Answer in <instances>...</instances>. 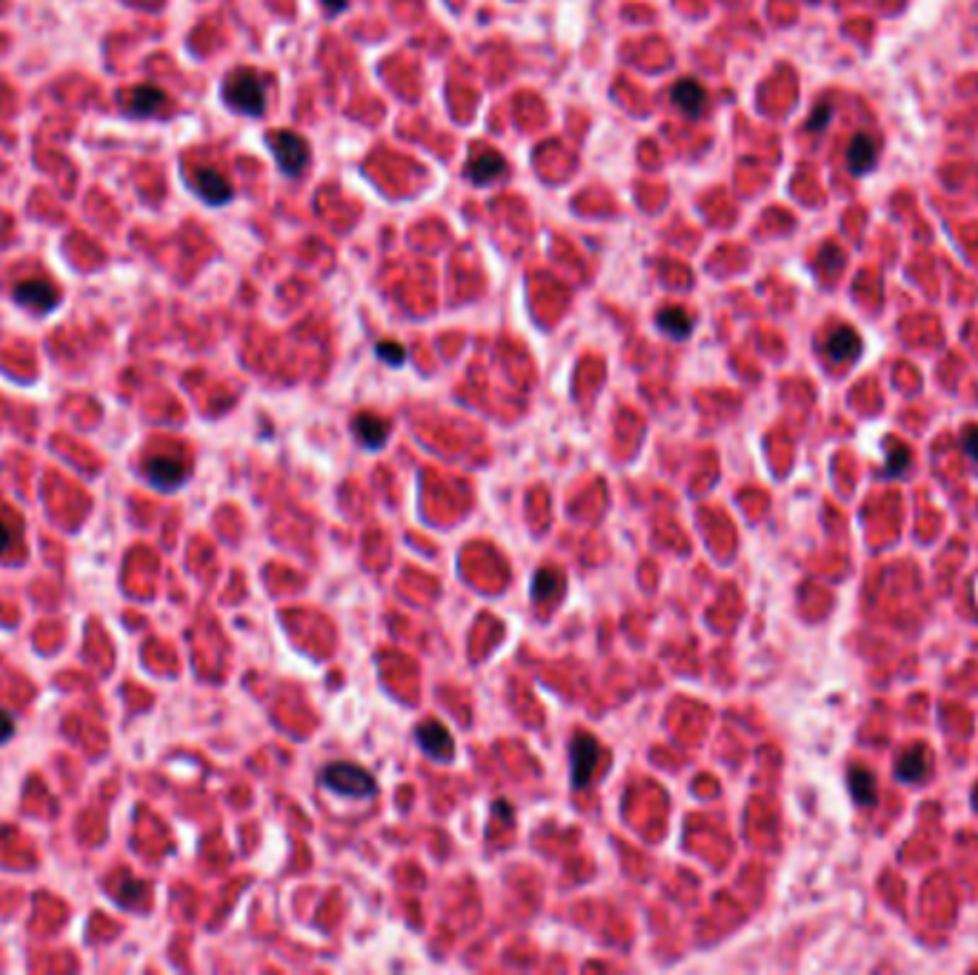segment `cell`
<instances>
[{"mask_svg":"<svg viewBox=\"0 0 978 975\" xmlns=\"http://www.w3.org/2000/svg\"><path fill=\"white\" fill-rule=\"evenodd\" d=\"M323 784L338 795H355V798H369L375 795V778L366 769L355 764H332L323 769Z\"/></svg>","mask_w":978,"mask_h":975,"instance_id":"7a4b0ae2","label":"cell"},{"mask_svg":"<svg viewBox=\"0 0 978 975\" xmlns=\"http://www.w3.org/2000/svg\"><path fill=\"white\" fill-rule=\"evenodd\" d=\"M504 172H507V158H504L501 152H495V149L478 152L475 158L467 163V178L472 183H489L495 178H501Z\"/></svg>","mask_w":978,"mask_h":975,"instance_id":"8fae6325","label":"cell"},{"mask_svg":"<svg viewBox=\"0 0 978 975\" xmlns=\"http://www.w3.org/2000/svg\"><path fill=\"white\" fill-rule=\"evenodd\" d=\"M321 4H323V9L330 12V14H338V12L347 9V0H321Z\"/></svg>","mask_w":978,"mask_h":975,"instance_id":"484cf974","label":"cell"},{"mask_svg":"<svg viewBox=\"0 0 978 975\" xmlns=\"http://www.w3.org/2000/svg\"><path fill=\"white\" fill-rule=\"evenodd\" d=\"M961 446H965V452L978 461V426H967L965 435H961Z\"/></svg>","mask_w":978,"mask_h":975,"instance_id":"7402d4cb","label":"cell"},{"mask_svg":"<svg viewBox=\"0 0 978 975\" xmlns=\"http://www.w3.org/2000/svg\"><path fill=\"white\" fill-rule=\"evenodd\" d=\"M830 115H833V103H830V101H821V103L815 106V110H813L810 120H806V132H821V129H827Z\"/></svg>","mask_w":978,"mask_h":975,"instance_id":"d6986e66","label":"cell"},{"mask_svg":"<svg viewBox=\"0 0 978 975\" xmlns=\"http://www.w3.org/2000/svg\"><path fill=\"white\" fill-rule=\"evenodd\" d=\"M561 584H564L561 572L541 569V572H535V581H533V598L535 601H550V598H555L558 593H561Z\"/></svg>","mask_w":978,"mask_h":975,"instance_id":"ac0fdd59","label":"cell"},{"mask_svg":"<svg viewBox=\"0 0 978 975\" xmlns=\"http://www.w3.org/2000/svg\"><path fill=\"white\" fill-rule=\"evenodd\" d=\"M14 301L35 309V312H49L57 306V289L46 277H29V281L14 286Z\"/></svg>","mask_w":978,"mask_h":975,"instance_id":"8992f818","label":"cell"},{"mask_svg":"<svg viewBox=\"0 0 978 975\" xmlns=\"http://www.w3.org/2000/svg\"><path fill=\"white\" fill-rule=\"evenodd\" d=\"M352 429H355V438H358L364 446H369V450H381V446L390 441V424L372 412H361L355 417Z\"/></svg>","mask_w":978,"mask_h":975,"instance_id":"7c38bea8","label":"cell"},{"mask_svg":"<svg viewBox=\"0 0 978 975\" xmlns=\"http://www.w3.org/2000/svg\"><path fill=\"white\" fill-rule=\"evenodd\" d=\"M973 810L978 812V784H975V789H973Z\"/></svg>","mask_w":978,"mask_h":975,"instance_id":"4316f807","label":"cell"},{"mask_svg":"<svg viewBox=\"0 0 978 975\" xmlns=\"http://www.w3.org/2000/svg\"><path fill=\"white\" fill-rule=\"evenodd\" d=\"M12 733H14V724H12V716H6V713H0V744H4V741H9V738H12Z\"/></svg>","mask_w":978,"mask_h":975,"instance_id":"cb8c5ba5","label":"cell"},{"mask_svg":"<svg viewBox=\"0 0 978 975\" xmlns=\"http://www.w3.org/2000/svg\"><path fill=\"white\" fill-rule=\"evenodd\" d=\"M192 187L195 192L207 200V204L212 206H221V204H229L232 200V187L229 180L217 172V169H195L192 175Z\"/></svg>","mask_w":978,"mask_h":975,"instance_id":"52a82bcc","label":"cell"},{"mask_svg":"<svg viewBox=\"0 0 978 975\" xmlns=\"http://www.w3.org/2000/svg\"><path fill=\"white\" fill-rule=\"evenodd\" d=\"M818 263H824L827 272H830V275H835L838 269L844 267V255H841V250H838L835 243H827L824 250H821V255H818Z\"/></svg>","mask_w":978,"mask_h":975,"instance_id":"44dd1931","label":"cell"},{"mask_svg":"<svg viewBox=\"0 0 978 975\" xmlns=\"http://www.w3.org/2000/svg\"><path fill=\"white\" fill-rule=\"evenodd\" d=\"M9 544H12V530L6 526V521L0 518V552H6V549H9Z\"/></svg>","mask_w":978,"mask_h":975,"instance_id":"d4e9b609","label":"cell"},{"mask_svg":"<svg viewBox=\"0 0 978 975\" xmlns=\"http://www.w3.org/2000/svg\"><path fill=\"white\" fill-rule=\"evenodd\" d=\"M415 738H418V744H421L424 755L432 758V761H449V758H453V752H455L453 735H449V730H446L444 724H438V721L421 724V726H418Z\"/></svg>","mask_w":978,"mask_h":975,"instance_id":"5b68a950","label":"cell"},{"mask_svg":"<svg viewBox=\"0 0 978 975\" xmlns=\"http://www.w3.org/2000/svg\"><path fill=\"white\" fill-rule=\"evenodd\" d=\"M169 103L166 92L158 89V86H135L132 92H127V98H123V106H127V112L135 115V118H149L154 112H161L163 106Z\"/></svg>","mask_w":978,"mask_h":975,"instance_id":"ba28073f","label":"cell"},{"mask_svg":"<svg viewBox=\"0 0 978 975\" xmlns=\"http://www.w3.org/2000/svg\"><path fill=\"white\" fill-rule=\"evenodd\" d=\"M601 761V744L589 735V733H578L569 741V769H572V786L584 789L589 781H593L595 769Z\"/></svg>","mask_w":978,"mask_h":975,"instance_id":"3957f363","label":"cell"},{"mask_svg":"<svg viewBox=\"0 0 978 975\" xmlns=\"http://www.w3.org/2000/svg\"><path fill=\"white\" fill-rule=\"evenodd\" d=\"M930 776V752L924 747H912L895 761V778L907 784H919Z\"/></svg>","mask_w":978,"mask_h":975,"instance_id":"5bb4252c","label":"cell"},{"mask_svg":"<svg viewBox=\"0 0 978 975\" xmlns=\"http://www.w3.org/2000/svg\"><path fill=\"white\" fill-rule=\"evenodd\" d=\"M876 161H878V144H876V137H869L864 132L852 137L850 149H847V166H850V172L852 175H867L869 169L876 166Z\"/></svg>","mask_w":978,"mask_h":975,"instance_id":"30bf717a","label":"cell"},{"mask_svg":"<svg viewBox=\"0 0 978 975\" xmlns=\"http://www.w3.org/2000/svg\"><path fill=\"white\" fill-rule=\"evenodd\" d=\"M269 149L281 172L289 178L301 175L309 163V146L295 132H269Z\"/></svg>","mask_w":978,"mask_h":975,"instance_id":"277c9868","label":"cell"},{"mask_svg":"<svg viewBox=\"0 0 978 975\" xmlns=\"http://www.w3.org/2000/svg\"><path fill=\"white\" fill-rule=\"evenodd\" d=\"M378 355L381 361H386L390 366H401L403 361H407V352H403L401 344H392V340H381L378 344Z\"/></svg>","mask_w":978,"mask_h":975,"instance_id":"ffe728a7","label":"cell"},{"mask_svg":"<svg viewBox=\"0 0 978 975\" xmlns=\"http://www.w3.org/2000/svg\"><path fill=\"white\" fill-rule=\"evenodd\" d=\"M656 323H658V329H661L664 335L678 338V340H681V338H687V335L692 332V318H690L681 306H666V309H661L658 318H656Z\"/></svg>","mask_w":978,"mask_h":975,"instance_id":"2e32d148","label":"cell"},{"mask_svg":"<svg viewBox=\"0 0 978 975\" xmlns=\"http://www.w3.org/2000/svg\"><path fill=\"white\" fill-rule=\"evenodd\" d=\"M670 101L692 120H698L707 110V92L698 81H678L670 92Z\"/></svg>","mask_w":978,"mask_h":975,"instance_id":"9c48e42d","label":"cell"},{"mask_svg":"<svg viewBox=\"0 0 978 975\" xmlns=\"http://www.w3.org/2000/svg\"><path fill=\"white\" fill-rule=\"evenodd\" d=\"M827 355H830V361H835V364L856 361L859 355H861V338H859V332L852 329V327H838L827 338Z\"/></svg>","mask_w":978,"mask_h":975,"instance_id":"4fadbf2b","label":"cell"},{"mask_svg":"<svg viewBox=\"0 0 978 975\" xmlns=\"http://www.w3.org/2000/svg\"><path fill=\"white\" fill-rule=\"evenodd\" d=\"M810 4H815V0H810Z\"/></svg>","mask_w":978,"mask_h":975,"instance_id":"83f0119b","label":"cell"},{"mask_svg":"<svg viewBox=\"0 0 978 975\" xmlns=\"http://www.w3.org/2000/svg\"><path fill=\"white\" fill-rule=\"evenodd\" d=\"M907 461H910V452H907V450H902V446H898L895 455L887 461V475H902V472H904V467H907Z\"/></svg>","mask_w":978,"mask_h":975,"instance_id":"603a6c76","label":"cell"},{"mask_svg":"<svg viewBox=\"0 0 978 975\" xmlns=\"http://www.w3.org/2000/svg\"><path fill=\"white\" fill-rule=\"evenodd\" d=\"M146 475H149V481L158 487V489H175V487L183 484V478H186L183 463L175 461V458H163V455L161 458H152L146 463Z\"/></svg>","mask_w":978,"mask_h":975,"instance_id":"9a60e30c","label":"cell"},{"mask_svg":"<svg viewBox=\"0 0 978 975\" xmlns=\"http://www.w3.org/2000/svg\"><path fill=\"white\" fill-rule=\"evenodd\" d=\"M850 793L859 804H864V807H873V804L878 801V784H876L873 772L861 769V767L850 769Z\"/></svg>","mask_w":978,"mask_h":975,"instance_id":"e0dca14e","label":"cell"},{"mask_svg":"<svg viewBox=\"0 0 978 975\" xmlns=\"http://www.w3.org/2000/svg\"><path fill=\"white\" fill-rule=\"evenodd\" d=\"M224 101L235 112H243L250 118H260L267 112V92H263V81L255 69H235L224 81Z\"/></svg>","mask_w":978,"mask_h":975,"instance_id":"6da1fadb","label":"cell"}]
</instances>
